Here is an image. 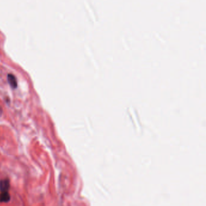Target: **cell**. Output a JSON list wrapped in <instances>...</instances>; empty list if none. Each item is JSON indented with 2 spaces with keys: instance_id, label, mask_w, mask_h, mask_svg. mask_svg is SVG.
Wrapping results in <instances>:
<instances>
[{
  "instance_id": "6da1fadb",
  "label": "cell",
  "mask_w": 206,
  "mask_h": 206,
  "mask_svg": "<svg viewBox=\"0 0 206 206\" xmlns=\"http://www.w3.org/2000/svg\"><path fill=\"white\" fill-rule=\"evenodd\" d=\"M10 188V182L8 179L0 180V192H8Z\"/></svg>"
},
{
  "instance_id": "7a4b0ae2",
  "label": "cell",
  "mask_w": 206,
  "mask_h": 206,
  "mask_svg": "<svg viewBox=\"0 0 206 206\" xmlns=\"http://www.w3.org/2000/svg\"><path fill=\"white\" fill-rule=\"evenodd\" d=\"M7 80L10 85L13 88H16L17 87V85H18L17 81L15 76H14L12 74H9L7 76Z\"/></svg>"
},
{
  "instance_id": "3957f363",
  "label": "cell",
  "mask_w": 206,
  "mask_h": 206,
  "mask_svg": "<svg viewBox=\"0 0 206 206\" xmlns=\"http://www.w3.org/2000/svg\"><path fill=\"white\" fill-rule=\"evenodd\" d=\"M10 200V195L9 192H1L0 194V202H7Z\"/></svg>"
}]
</instances>
